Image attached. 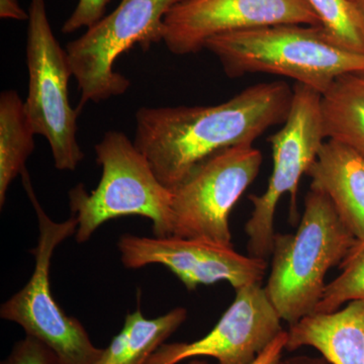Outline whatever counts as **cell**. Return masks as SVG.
Returning a JSON list of instances; mask_svg holds the SVG:
<instances>
[{
    "label": "cell",
    "mask_w": 364,
    "mask_h": 364,
    "mask_svg": "<svg viewBox=\"0 0 364 364\" xmlns=\"http://www.w3.org/2000/svg\"><path fill=\"white\" fill-rule=\"evenodd\" d=\"M291 100L293 88L275 81L250 86L215 105L141 107L134 143L172 191L213 155L252 145L270 127L284 124Z\"/></svg>",
    "instance_id": "obj_1"
},
{
    "label": "cell",
    "mask_w": 364,
    "mask_h": 364,
    "mask_svg": "<svg viewBox=\"0 0 364 364\" xmlns=\"http://www.w3.org/2000/svg\"><path fill=\"white\" fill-rule=\"evenodd\" d=\"M205 49L225 73L272 74L291 78L324 95L347 74H364V55L334 44L321 26L279 25L215 36Z\"/></svg>",
    "instance_id": "obj_2"
},
{
    "label": "cell",
    "mask_w": 364,
    "mask_h": 364,
    "mask_svg": "<svg viewBox=\"0 0 364 364\" xmlns=\"http://www.w3.org/2000/svg\"><path fill=\"white\" fill-rule=\"evenodd\" d=\"M329 198L311 188L294 234H275L265 287L280 318L289 326L315 314L327 272L341 264L356 243Z\"/></svg>",
    "instance_id": "obj_3"
},
{
    "label": "cell",
    "mask_w": 364,
    "mask_h": 364,
    "mask_svg": "<svg viewBox=\"0 0 364 364\" xmlns=\"http://www.w3.org/2000/svg\"><path fill=\"white\" fill-rule=\"evenodd\" d=\"M102 166L97 188L88 193L83 184L69 191L72 215L77 219L75 240H90L105 222L140 215L152 222L156 237L173 233V193L163 186L147 158L119 131H109L95 147Z\"/></svg>",
    "instance_id": "obj_4"
},
{
    "label": "cell",
    "mask_w": 364,
    "mask_h": 364,
    "mask_svg": "<svg viewBox=\"0 0 364 364\" xmlns=\"http://www.w3.org/2000/svg\"><path fill=\"white\" fill-rule=\"evenodd\" d=\"M21 177L39 226L37 245L31 250L35 268L26 286L2 304L0 317L21 326L26 335L47 345L56 354L59 364H95L104 348L92 343L77 318L64 312L53 296L50 284L55 249L75 235L77 219L71 215L64 222L53 221L38 200L28 170H23Z\"/></svg>",
    "instance_id": "obj_5"
},
{
    "label": "cell",
    "mask_w": 364,
    "mask_h": 364,
    "mask_svg": "<svg viewBox=\"0 0 364 364\" xmlns=\"http://www.w3.org/2000/svg\"><path fill=\"white\" fill-rule=\"evenodd\" d=\"M182 1L122 0L112 14L67 45L72 75L81 93L79 109L129 90L130 80L114 69L117 58L136 45L148 50L163 42L165 16Z\"/></svg>",
    "instance_id": "obj_6"
},
{
    "label": "cell",
    "mask_w": 364,
    "mask_h": 364,
    "mask_svg": "<svg viewBox=\"0 0 364 364\" xmlns=\"http://www.w3.org/2000/svg\"><path fill=\"white\" fill-rule=\"evenodd\" d=\"M28 13L26 114L36 135L49 142L55 167L74 171L85 153L77 140L80 109H73L69 102L70 64L50 26L46 0H31Z\"/></svg>",
    "instance_id": "obj_7"
},
{
    "label": "cell",
    "mask_w": 364,
    "mask_h": 364,
    "mask_svg": "<svg viewBox=\"0 0 364 364\" xmlns=\"http://www.w3.org/2000/svg\"><path fill=\"white\" fill-rule=\"evenodd\" d=\"M322 95L296 83L291 109L284 126L269 136L273 167L267 188L249 200L253 210L245 225L249 256L267 260L274 242V217L277 203L287 193L291 196V219L298 217L299 181L317 159L325 143Z\"/></svg>",
    "instance_id": "obj_8"
},
{
    "label": "cell",
    "mask_w": 364,
    "mask_h": 364,
    "mask_svg": "<svg viewBox=\"0 0 364 364\" xmlns=\"http://www.w3.org/2000/svg\"><path fill=\"white\" fill-rule=\"evenodd\" d=\"M262 164L252 145L228 148L213 155L172 189L173 233L233 247L230 215Z\"/></svg>",
    "instance_id": "obj_9"
},
{
    "label": "cell",
    "mask_w": 364,
    "mask_h": 364,
    "mask_svg": "<svg viewBox=\"0 0 364 364\" xmlns=\"http://www.w3.org/2000/svg\"><path fill=\"white\" fill-rule=\"evenodd\" d=\"M279 25L321 23L306 0H184L165 16L163 42L184 56L215 36Z\"/></svg>",
    "instance_id": "obj_10"
},
{
    "label": "cell",
    "mask_w": 364,
    "mask_h": 364,
    "mask_svg": "<svg viewBox=\"0 0 364 364\" xmlns=\"http://www.w3.org/2000/svg\"><path fill=\"white\" fill-rule=\"evenodd\" d=\"M124 267L138 269L150 264L168 268L189 291L200 286L228 282L235 289L261 284L267 262L242 255L234 247L202 239L140 237L124 234L117 241Z\"/></svg>",
    "instance_id": "obj_11"
},
{
    "label": "cell",
    "mask_w": 364,
    "mask_h": 364,
    "mask_svg": "<svg viewBox=\"0 0 364 364\" xmlns=\"http://www.w3.org/2000/svg\"><path fill=\"white\" fill-rule=\"evenodd\" d=\"M232 305L212 331L196 341L162 344L146 364H178L198 358L218 364H251L284 331L265 287L249 284L235 289Z\"/></svg>",
    "instance_id": "obj_12"
},
{
    "label": "cell",
    "mask_w": 364,
    "mask_h": 364,
    "mask_svg": "<svg viewBox=\"0 0 364 364\" xmlns=\"http://www.w3.org/2000/svg\"><path fill=\"white\" fill-rule=\"evenodd\" d=\"M311 188L324 193L358 241H364V157L329 139L306 172Z\"/></svg>",
    "instance_id": "obj_13"
},
{
    "label": "cell",
    "mask_w": 364,
    "mask_h": 364,
    "mask_svg": "<svg viewBox=\"0 0 364 364\" xmlns=\"http://www.w3.org/2000/svg\"><path fill=\"white\" fill-rule=\"evenodd\" d=\"M287 334V351L310 346L329 364H364V301L303 318L289 326Z\"/></svg>",
    "instance_id": "obj_14"
},
{
    "label": "cell",
    "mask_w": 364,
    "mask_h": 364,
    "mask_svg": "<svg viewBox=\"0 0 364 364\" xmlns=\"http://www.w3.org/2000/svg\"><path fill=\"white\" fill-rule=\"evenodd\" d=\"M188 318L184 308L173 309L154 318H147L140 308L127 314L121 332L102 349L95 364H146Z\"/></svg>",
    "instance_id": "obj_15"
},
{
    "label": "cell",
    "mask_w": 364,
    "mask_h": 364,
    "mask_svg": "<svg viewBox=\"0 0 364 364\" xmlns=\"http://www.w3.org/2000/svg\"><path fill=\"white\" fill-rule=\"evenodd\" d=\"M326 138L364 157V74H347L322 95Z\"/></svg>",
    "instance_id": "obj_16"
},
{
    "label": "cell",
    "mask_w": 364,
    "mask_h": 364,
    "mask_svg": "<svg viewBox=\"0 0 364 364\" xmlns=\"http://www.w3.org/2000/svg\"><path fill=\"white\" fill-rule=\"evenodd\" d=\"M32 124L25 102L16 90L0 95V208L6 202L11 182L26 168V163L35 149Z\"/></svg>",
    "instance_id": "obj_17"
},
{
    "label": "cell",
    "mask_w": 364,
    "mask_h": 364,
    "mask_svg": "<svg viewBox=\"0 0 364 364\" xmlns=\"http://www.w3.org/2000/svg\"><path fill=\"white\" fill-rule=\"evenodd\" d=\"M334 44L364 55V23L351 0H306Z\"/></svg>",
    "instance_id": "obj_18"
},
{
    "label": "cell",
    "mask_w": 364,
    "mask_h": 364,
    "mask_svg": "<svg viewBox=\"0 0 364 364\" xmlns=\"http://www.w3.org/2000/svg\"><path fill=\"white\" fill-rule=\"evenodd\" d=\"M340 268L341 274L326 286L315 314L336 312L345 303L364 301V241H356Z\"/></svg>",
    "instance_id": "obj_19"
},
{
    "label": "cell",
    "mask_w": 364,
    "mask_h": 364,
    "mask_svg": "<svg viewBox=\"0 0 364 364\" xmlns=\"http://www.w3.org/2000/svg\"><path fill=\"white\" fill-rule=\"evenodd\" d=\"M1 364H59L52 349L40 340L26 335L14 345L11 353Z\"/></svg>",
    "instance_id": "obj_20"
},
{
    "label": "cell",
    "mask_w": 364,
    "mask_h": 364,
    "mask_svg": "<svg viewBox=\"0 0 364 364\" xmlns=\"http://www.w3.org/2000/svg\"><path fill=\"white\" fill-rule=\"evenodd\" d=\"M111 0H79L77 6L62 26L63 33H72L82 28H90L105 16Z\"/></svg>",
    "instance_id": "obj_21"
},
{
    "label": "cell",
    "mask_w": 364,
    "mask_h": 364,
    "mask_svg": "<svg viewBox=\"0 0 364 364\" xmlns=\"http://www.w3.org/2000/svg\"><path fill=\"white\" fill-rule=\"evenodd\" d=\"M287 334V331H284L282 334L279 335L272 343L265 349L262 353L258 355L251 364H279L282 359V352L286 350ZM186 364H210L205 360H200V359H191L189 363Z\"/></svg>",
    "instance_id": "obj_22"
},
{
    "label": "cell",
    "mask_w": 364,
    "mask_h": 364,
    "mask_svg": "<svg viewBox=\"0 0 364 364\" xmlns=\"http://www.w3.org/2000/svg\"><path fill=\"white\" fill-rule=\"evenodd\" d=\"M0 18L28 21V13L21 9L18 0H0Z\"/></svg>",
    "instance_id": "obj_23"
},
{
    "label": "cell",
    "mask_w": 364,
    "mask_h": 364,
    "mask_svg": "<svg viewBox=\"0 0 364 364\" xmlns=\"http://www.w3.org/2000/svg\"><path fill=\"white\" fill-rule=\"evenodd\" d=\"M279 364H329L324 358H312L308 355L294 356L282 359Z\"/></svg>",
    "instance_id": "obj_24"
},
{
    "label": "cell",
    "mask_w": 364,
    "mask_h": 364,
    "mask_svg": "<svg viewBox=\"0 0 364 364\" xmlns=\"http://www.w3.org/2000/svg\"><path fill=\"white\" fill-rule=\"evenodd\" d=\"M351 2L353 4V6L356 7V9H358L364 23V0H351Z\"/></svg>",
    "instance_id": "obj_25"
}]
</instances>
